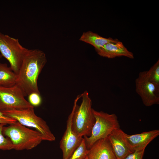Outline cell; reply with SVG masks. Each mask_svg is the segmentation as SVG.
<instances>
[{
    "label": "cell",
    "instance_id": "9",
    "mask_svg": "<svg viewBox=\"0 0 159 159\" xmlns=\"http://www.w3.org/2000/svg\"><path fill=\"white\" fill-rule=\"evenodd\" d=\"M72 111L67 121L66 130L60 141L59 147L62 152V159H69L81 143L83 138L75 133L72 128V120L74 111Z\"/></svg>",
    "mask_w": 159,
    "mask_h": 159
},
{
    "label": "cell",
    "instance_id": "11",
    "mask_svg": "<svg viewBox=\"0 0 159 159\" xmlns=\"http://www.w3.org/2000/svg\"><path fill=\"white\" fill-rule=\"evenodd\" d=\"M88 159H117L107 138L95 142L88 150Z\"/></svg>",
    "mask_w": 159,
    "mask_h": 159
},
{
    "label": "cell",
    "instance_id": "19",
    "mask_svg": "<svg viewBox=\"0 0 159 159\" xmlns=\"http://www.w3.org/2000/svg\"><path fill=\"white\" fill-rule=\"evenodd\" d=\"M28 102L34 107L39 106L42 103V99L40 93H32L28 96Z\"/></svg>",
    "mask_w": 159,
    "mask_h": 159
},
{
    "label": "cell",
    "instance_id": "17",
    "mask_svg": "<svg viewBox=\"0 0 159 159\" xmlns=\"http://www.w3.org/2000/svg\"><path fill=\"white\" fill-rule=\"evenodd\" d=\"M88 149L84 138L77 148L69 159H85L87 156Z\"/></svg>",
    "mask_w": 159,
    "mask_h": 159
},
{
    "label": "cell",
    "instance_id": "7",
    "mask_svg": "<svg viewBox=\"0 0 159 159\" xmlns=\"http://www.w3.org/2000/svg\"><path fill=\"white\" fill-rule=\"evenodd\" d=\"M25 97L22 90L17 84L10 87L0 86V110L34 107Z\"/></svg>",
    "mask_w": 159,
    "mask_h": 159
},
{
    "label": "cell",
    "instance_id": "4",
    "mask_svg": "<svg viewBox=\"0 0 159 159\" xmlns=\"http://www.w3.org/2000/svg\"><path fill=\"white\" fill-rule=\"evenodd\" d=\"M1 112L5 115L15 119L21 125L34 128L42 134L44 140H55V138L47 122L35 114L34 107Z\"/></svg>",
    "mask_w": 159,
    "mask_h": 159
},
{
    "label": "cell",
    "instance_id": "21",
    "mask_svg": "<svg viewBox=\"0 0 159 159\" xmlns=\"http://www.w3.org/2000/svg\"><path fill=\"white\" fill-rule=\"evenodd\" d=\"M16 121L15 119L5 115L0 110V124L10 125L14 123Z\"/></svg>",
    "mask_w": 159,
    "mask_h": 159
},
{
    "label": "cell",
    "instance_id": "16",
    "mask_svg": "<svg viewBox=\"0 0 159 159\" xmlns=\"http://www.w3.org/2000/svg\"><path fill=\"white\" fill-rule=\"evenodd\" d=\"M149 80L159 89V60L152 66L148 70L146 71Z\"/></svg>",
    "mask_w": 159,
    "mask_h": 159
},
{
    "label": "cell",
    "instance_id": "10",
    "mask_svg": "<svg viewBox=\"0 0 159 159\" xmlns=\"http://www.w3.org/2000/svg\"><path fill=\"white\" fill-rule=\"evenodd\" d=\"M159 135V130H154L141 133L129 135L122 131V135L126 145L132 152L145 149L147 145Z\"/></svg>",
    "mask_w": 159,
    "mask_h": 159
},
{
    "label": "cell",
    "instance_id": "13",
    "mask_svg": "<svg viewBox=\"0 0 159 159\" xmlns=\"http://www.w3.org/2000/svg\"><path fill=\"white\" fill-rule=\"evenodd\" d=\"M120 128L114 130L107 138L117 159H124L132 153L128 148L122 135Z\"/></svg>",
    "mask_w": 159,
    "mask_h": 159
},
{
    "label": "cell",
    "instance_id": "6",
    "mask_svg": "<svg viewBox=\"0 0 159 159\" xmlns=\"http://www.w3.org/2000/svg\"><path fill=\"white\" fill-rule=\"evenodd\" d=\"M27 49L21 45L18 39L0 32L1 55L8 60L10 67L16 74Z\"/></svg>",
    "mask_w": 159,
    "mask_h": 159
},
{
    "label": "cell",
    "instance_id": "23",
    "mask_svg": "<svg viewBox=\"0 0 159 159\" xmlns=\"http://www.w3.org/2000/svg\"><path fill=\"white\" fill-rule=\"evenodd\" d=\"M85 159H88L87 156Z\"/></svg>",
    "mask_w": 159,
    "mask_h": 159
},
{
    "label": "cell",
    "instance_id": "1",
    "mask_svg": "<svg viewBox=\"0 0 159 159\" xmlns=\"http://www.w3.org/2000/svg\"><path fill=\"white\" fill-rule=\"evenodd\" d=\"M47 62L45 53L37 49H27L23 57L17 75L16 84L25 96L40 93L37 85L39 76Z\"/></svg>",
    "mask_w": 159,
    "mask_h": 159
},
{
    "label": "cell",
    "instance_id": "14",
    "mask_svg": "<svg viewBox=\"0 0 159 159\" xmlns=\"http://www.w3.org/2000/svg\"><path fill=\"white\" fill-rule=\"evenodd\" d=\"M79 40L92 45L95 47L96 50L100 49L107 43L115 42L118 39L110 37L105 38L97 33L88 31L84 32Z\"/></svg>",
    "mask_w": 159,
    "mask_h": 159
},
{
    "label": "cell",
    "instance_id": "15",
    "mask_svg": "<svg viewBox=\"0 0 159 159\" xmlns=\"http://www.w3.org/2000/svg\"><path fill=\"white\" fill-rule=\"evenodd\" d=\"M17 75L6 64L0 63V86L10 87L16 84Z\"/></svg>",
    "mask_w": 159,
    "mask_h": 159
},
{
    "label": "cell",
    "instance_id": "22",
    "mask_svg": "<svg viewBox=\"0 0 159 159\" xmlns=\"http://www.w3.org/2000/svg\"><path fill=\"white\" fill-rule=\"evenodd\" d=\"M2 57V55L1 54H0V59Z\"/></svg>",
    "mask_w": 159,
    "mask_h": 159
},
{
    "label": "cell",
    "instance_id": "2",
    "mask_svg": "<svg viewBox=\"0 0 159 159\" xmlns=\"http://www.w3.org/2000/svg\"><path fill=\"white\" fill-rule=\"evenodd\" d=\"M73 106L72 120V131L80 136H90L95 119L92 107V100L87 91L77 96Z\"/></svg>",
    "mask_w": 159,
    "mask_h": 159
},
{
    "label": "cell",
    "instance_id": "20",
    "mask_svg": "<svg viewBox=\"0 0 159 159\" xmlns=\"http://www.w3.org/2000/svg\"><path fill=\"white\" fill-rule=\"evenodd\" d=\"M145 149L136 150L128 155L124 159H143Z\"/></svg>",
    "mask_w": 159,
    "mask_h": 159
},
{
    "label": "cell",
    "instance_id": "12",
    "mask_svg": "<svg viewBox=\"0 0 159 159\" xmlns=\"http://www.w3.org/2000/svg\"><path fill=\"white\" fill-rule=\"evenodd\" d=\"M96 51L100 56L108 58L123 56L132 59L134 58L133 53L128 51L122 42L118 40L107 43Z\"/></svg>",
    "mask_w": 159,
    "mask_h": 159
},
{
    "label": "cell",
    "instance_id": "3",
    "mask_svg": "<svg viewBox=\"0 0 159 159\" xmlns=\"http://www.w3.org/2000/svg\"><path fill=\"white\" fill-rule=\"evenodd\" d=\"M3 133L11 140L13 149L16 150L32 149L44 140L40 133L30 129L17 121L4 126Z\"/></svg>",
    "mask_w": 159,
    "mask_h": 159
},
{
    "label": "cell",
    "instance_id": "18",
    "mask_svg": "<svg viewBox=\"0 0 159 159\" xmlns=\"http://www.w3.org/2000/svg\"><path fill=\"white\" fill-rule=\"evenodd\" d=\"M6 124H0V150H3L13 149V146L10 139L3 135V127Z\"/></svg>",
    "mask_w": 159,
    "mask_h": 159
},
{
    "label": "cell",
    "instance_id": "5",
    "mask_svg": "<svg viewBox=\"0 0 159 159\" xmlns=\"http://www.w3.org/2000/svg\"><path fill=\"white\" fill-rule=\"evenodd\" d=\"M95 122L90 136H84L87 149H89L97 140L106 138L115 129L120 128L117 115L93 109Z\"/></svg>",
    "mask_w": 159,
    "mask_h": 159
},
{
    "label": "cell",
    "instance_id": "8",
    "mask_svg": "<svg viewBox=\"0 0 159 159\" xmlns=\"http://www.w3.org/2000/svg\"><path fill=\"white\" fill-rule=\"evenodd\" d=\"M135 85L136 92L145 106L159 104V89L149 80L146 71L139 72Z\"/></svg>",
    "mask_w": 159,
    "mask_h": 159
}]
</instances>
